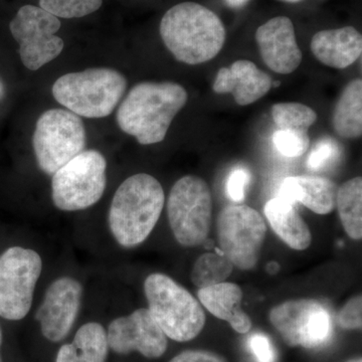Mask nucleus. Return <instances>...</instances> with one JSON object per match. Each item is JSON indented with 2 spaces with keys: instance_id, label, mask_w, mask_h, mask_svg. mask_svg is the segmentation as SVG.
<instances>
[{
  "instance_id": "obj_4",
  "label": "nucleus",
  "mask_w": 362,
  "mask_h": 362,
  "mask_svg": "<svg viewBox=\"0 0 362 362\" xmlns=\"http://www.w3.org/2000/svg\"><path fill=\"white\" fill-rule=\"evenodd\" d=\"M148 310L166 337L177 342L194 339L206 325L199 300L165 274L153 273L144 282Z\"/></svg>"
},
{
  "instance_id": "obj_20",
  "label": "nucleus",
  "mask_w": 362,
  "mask_h": 362,
  "mask_svg": "<svg viewBox=\"0 0 362 362\" xmlns=\"http://www.w3.org/2000/svg\"><path fill=\"white\" fill-rule=\"evenodd\" d=\"M264 214L273 232L288 247L296 251H304L310 247V228L293 202L279 197H274L265 204Z\"/></svg>"
},
{
  "instance_id": "obj_30",
  "label": "nucleus",
  "mask_w": 362,
  "mask_h": 362,
  "mask_svg": "<svg viewBox=\"0 0 362 362\" xmlns=\"http://www.w3.org/2000/svg\"><path fill=\"white\" fill-rule=\"evenodd\" d=\"M361 295L349 299L338 313V324L347 330L361 329L362 325Z\"/></svg>"
},
{
  "instance_id": "obj_14",
  "label": "nucleus",
  "mask_w": 362,
  "mask_h": 362,
  "mask_svg": "<svg viewBox=\"0 0 362 362\" xmlns=\"http://www.w3.org/2000/svg\"><path fill=\"white\" fill-rule=\"evenodd\" d=\"M109 349L118 354L137 351L147 358H158L168 349V337L147 308L112 321L107 331Z\"/></svg>"
},
{
  "instance_id": "obj_9",
  "label": "nucleus",
  "mask_w": 362,
  "mask_h": 362,
  "mask_svg": "<svg viewBox=\"0 0 362 362\" xmlns=\"http://www.w3.org/2000/svg\"><path fill=\"white\" fill-rule=\"evenodd\" d=\"M216 235L221 252L233 265L250 271L258 264L265 243L267 225L256 209L237 204L221 209L216 218Z\"/></svg>"
},
{
  "instance_id": "obj_16",
  "label": "nucleus",
  "mask_w": 362,
  "mask_h": 362,
  "mask_svg": "<svg viewBox=\"0 0 362 362\" xmlns=\"http://www.w3.org/2000/svg\"><path fill=\"white\" fill-rule=\"evenodd\" d=\"M273 82L268 74L259 70L251 61L239 59L230 68H221L216 74L213 89L216 94L233 95L240 106L254 104L268 94Z\"/></svg>"
},
{
  "instance_id": "obj_25",
  "label": "nucleus",
  "mask_w": 362,
  "mask_h": 362,
  "mask_svg": "<svg viewBox=\"0 0 362 362\" xmlns=\"http://www.w3.org/2000/svg\"><path fill=\"white\" fill-rule=\"evenodd\" d=\"M271 114L280 130L308 131L317 120V114L313 109L296 102L273 105Z\"/></svg>"
},
{
  "instance_id": "obj_15",
  "label": "nucleus",
  "mask_w": 362,
  "mask_h": 362,
  "mask_svg": "<svg viewBox=\"0 0 362 362\" xmlns=\"http://www.w3.org/2000/svg\"><path fill=\"white\" fill-rule=\"evenodd\" d=\"M256 42L262 59L270 70L288 75L299 68L302 52L297 44L294 25L287 16H277L259 26Z\"/></svg>"
},
{
  "instance_id": "obj_21",
  "label": "nucleus",
  "mask_w": 362,
  "mask_h": 362,
  "mask_svg": "<svg viewBox=\"0 0 362 362\" xmlns=\"http://www.w3.org/2000/svg\"><path fill=\"white\" fill-rule=\"evenodd\" d=\"M108 351L103 326L97 322L86 323L78 328L73 342L59 349L56 362H106Z\"/></svg>"
},
{
  "instance_id": "obj_18",
  "label": "nucleus",
  "mask_w": 362,
  "mask_h": 362,
  "mask_svg": "<svg viewBox=\"0 0 362 362\" xmlns=\"http://www.w3.org/2000/svg\"><path fill=\"white\" fill-rule=\"evenodd\" d=\"M338 185L322 176H290L281 183L277 197L303 204L317 214H328L337 207Z\"/></svg>"
},
{
  "instance_id": "obj_33",
  "label": "nucleus",
  "mask_w": 362,
  "mask_h": 362,
  "mask_svg": "<svg viewBox=\"0 0 362 362\" xmlns=\"http://www.w3.org/2000/svg\"><path fill=\"white\" fill-rule=\"evenodd\" d=\"M251 0H225L226 6L230 8L239 9L246 6Z\"/></svg>"
},
{
  "instance_id": "obj_26",
  "label": "nucleus",
  "mask_w": 362,
  "mask_h": 362,
  "mask_svg": "<svg viewBox=\"0 0 362 362\" xmlns=\"http://www.w3.org/2000/svg\"><path fill=\"white\" fill-rule=\"evenodd\" d=\"M103 0H40V7L58 18H78L95 13Z\"/></svg>"
},
{
  "instance_id": "obj_34",
  "label": "nucleus",
  "mask_w": 362,
  "mask_h": 362,
  "mask_svg": "<svg viewBox=\"0 0 362 362\" xmlns=\"http://www.w3.org/2000/svg\"><path fill=\"white\" fill-rule=\"evenodd\" d=\"M4 96H6V88H4V83L0 78V101L4 99Z\"/></svg>"
},
{
  "instance_id": "obj_17",
  "label": "nucleus",
  "mask_w": 362,
  "mask_h": 362,
  "mask_svg": "<svg viewBox=\"0 0 362 362\" xmlns=\"http://www.w3.org/2000/svg\"><path fill=\"white\" fill-rule=\"evenodd\" d=\"M310 47L323 65L343 70L361 58V33L354 26L320 30L312 37Z\"/></svg>"
},
{
  "instance_id": "obj_24",
  "label": "nucleus",
  "mask_w": 362,
  "mask_h": 362,
  "mask_svg": "<svg viewBox=\"0 0 362 362\" xmlns=\"http://www.w3.org/2000/svg\"><path fill=\"white\" fill-rule=\"evenodd\" d=\"M233 268L232 262L223 252H206L195 261L190 279L195 287L202 289L226 282L232 275Z\"/></svg>"
},
{
  "instance_id": "obj_11",
  "label": "nucleus",
  "mask_w": 362,
  "mask_h": 362,
  "mask_svg": "<svg viewBox=\"0 0 362 362\" xmlns=\"http://www.w3.org/2000/svg\"><path fill=\"white\" fill-rule=\"evenodd\" d=\"M59 28V18L42 7H21L9 23V30L20 45L21 62L28 70H39L63 52L65 42L56 35Z\"/></svg>"
},
{
  "instance_id": "obj_7",
  "label": "nucleus",
  "mask_w": 362,
  "mask_h": 362,
  "mask_svg": "<svg viewBox=\"0 0 362 362\" xmlns=\"http://www.w3.org/2000/svg\"><path fill=\"white\" fill-rule=\"evenodd\" d=\"M107 162L97 150H86L52 175V199L63 211H84L103 197Z\"/></svg>"
},
{
  "instance_id": "obj_13",
  "label": "nucleus",
  "mask_w": 362,
  "mask_h": 362,
  "mask_svg": "<svg viewBox=\"0 0 362 362\" xmlns=\"http://www.w3.org/2000/svg\"><path fill=\"white\" fill-rule=\"evenodd\" d=\"M83 299V287L76 279L61 277L47 287L35 319L47 340L65 339L77 320Z\"/></svg>"
},
{
  "instance_id": "obj_28",
  "label": "nucleus",
  "mask_w": 362,
  "mask_h": 362,
  "mask_svg": "<svg viewBox=\"0 0 362 362\" xmlns=\"http://www.w3.org/2000/svg\"><path fill=\"white\" fill-rule=\"evenodd\" d=\"M341 156V147L337 140L324 137L314 145L307 159V168L312 171H320L334 163Z\"/></svg>"
},
{
  "instance_id": "obj_32",
  "label": "nucleus",
  "mask_w": 362,
  "mask_h": 362,
  "mask_svg": "<svg viewBox=\"0 0 362 362\" xmlns=\"http://www.w3.org/2000/svg\"><path fill=\"white\" fill-rule=\"evenodd\" d=\"M169 362H228L223 356L206 350H187L173 357Z\"/></svg>"
},
{
  "instance_id": "obj_23",
  "label": "nucleus",
  "mask_w": 362,
  "mask_h": 362,
  "mask_svg": "<svg viewBox=\"0 0 362 362\" xmlns=\"http://www.w3.org/2000/svg\"><path fill=\"white\" fill-rule=\"evenodd\" d=\"M345 232L354 240L362 239V178H352L338 187L337 207Z\"/></svg>"
},
{
  "instance_id": "obj_37",
  "label": "nucleus",
  "mask_w": 362,
  "mask_h": 362,
  "mask_svg": "<svg viewBox=\"0 0 362 362\" xmlns=\"http://www.w3.org/2000/svg\"><path fill=\"white\" fill-rule=\"evenodd\" d=\"M349 362H361V358L354 359V361H350Z\"/></svg>"
},
{
  "instance_id": "obj_1",
  "label": "nucleus",
  "mask_w": 362,
  "mask_h": 362,
  "mask_svg": "<svg viewBox=\"0 0 362 362\" xmlns=\"http://www.w3.org/2000/svg\"><path fill=\"white\" fill-rule=\"evenodd\" d=\"M182 86L173 82H142L123 100L117 122L126 134L142 145L163 141L173 119L187 103Z\"/></svg>"
},
{
  "instance_id": "obj_35",
  "label": "nucleus",
  "mask_w": 362,
  "mask_h": 362,
  "mask_svg": "<svg viewBox=\"0 0 362 362\" xmlns=\"http://www.w3.org/2000/svg\"><path fill=\"white\" fill-rule=\"evenodd\" d=\"M282 1L289 2V4H296V2L302 1V0H282Z\"/></svg>"
},
{
  "instance_id": "obj_6",
  "label": "nucleus",
  "mask_w": 362,
  "mask_h": 362,
  "mask_svg": "<svg viewBox=\"0 0 362 362\" xmlns=\"http://www.w3.org/2000/svg\"><path fill=\"white\" fill-rule=\"evenodd\" d=\"M169 226L181 246H201L206 242L213 221V197L206 180L185 175L171 188L168 201Z\"/></svg>"
},
{
  "instance_id": "obj_12",
  "label": "nucleus",
  "mask_w": 362,
  "mask_h": 362,
  "mask_svg": "<svg viewBox=\"0 0 362 362\" xmlns=\"http://www.w3.org/2000/svg\"><path fill=\"white\" fill-rule=\"evenodd\" d=\"M269 319L290 346L318 349L332 335L329 312L318 300H289L273 307Z\"/></svg>"
},
{
  "instance_id": "obj_19",
  "label": "nucleus",
  "mask_w": 362,
  "mask_h": 362,
  "mask_svg": "<svg viewBox=\"0 0 362 362\" xmlns=\"http://www.w3.org/2000/svg\"><path fill=\"white\" fill-rule=\"evenodd\" d=\"M244 293L235 283L223 282L197 292L202 307L216 318L226 321L235 332L245 334L252 328V320L242 309Z\"/></svg>"
},
{
  "instance_id": "obj_36",
  "label": "nucleus",
  "mask_w": 362,
  "mask_h": 362,
  "mask_svg": "<svg viewBox=\"0 0 362 362\" xmlns=\"http://www.w3.org/2000/svg\"><path fill=\"white\" fill-rule=\"evenodd\" d=\"M1 341H2V333H1V329H0V345H1ZM0 362H1V359H0Z\"/></svg>"
},
{
  "instance_id": "obj_29",
  "label": "nucleus",
  "mask_w": 362,
  "mask_h": 362,
  "mask_svg": "<svg viewBox=\"0 0 362 362\" xmlns=\"http://www.w3.org/2000/svg\"><path fill=\"white\" fill-rule=\"evenodd\" d=\"M251 180V173L245 168H235L230 171L226 180V194L228 199L242 204L246 199L247 187Z\"/></svg>"
},
{
  "instance_id": "obj_8",
  "label": "nucleus",
  "mask_w": 362,
  "mask_h": 362,
  "mask_svg": "<svg viewBox=\"0 0 362 362\" xmlns=\"http://www.w3.org/2000/svg\"><path fill=\"white\" fill-rule=\"evenodd\" d=\"M86 130L80 116L66 109H51L40 116L33 136L37 165L52 175L84 151Z\"/></svg>"
},
{
  "instance_id": "obj_22",
  "label": "nucleus",
  "mask_w": 362,
  "mask_h": 362,
  "mask_svg": "<svg viewBox=\"0 0 362 362\" xmlns=\"http://www.w3.org/2000/svg\"><path fill=\"white\" fill-rule=\"evenodd\" d=\"M332 125L345 139H357L362 134V81L354 78L343 89L334 107Z\"/></svg>"
},
{
  "instance_id": "obj_27",
  "label": "nucleus",
  "mask_w": 362,
  "mask_h": 362,
  "mask_svg": "<svg viewBox=\"0 0 362 362\" xmlns=\"http://www.w3.org/2000/svg\"><path fill=\"white\" fill-rule=\"evenodd\" d=\"M274 146L282 156L294 158L303 156L310 146L308 131L280 130L273 135Z\"/></svg>"
},
{
  "instance_id": "obj_2",
  "label": "nucleus",
  "mask_w": 362,
  "mask_h": 362,
  "mask_svg": "<svg viewBox=\"0 0 362 362\" xmlns=\"http://www.w3.org/2000/svg\"><path fill=\"white\" fill-rule=\"evenodd\" d=\"M159 30L168 51L187 65H199L216 58L226 42L221 18L195 2H182L168 9Z\"/></svg>"
},
{
  "instance_id": "obj_31",
  "label": "nucleus",
  "mask_w": 362,
  "mask_h": 362,
  "mask_svg": "<svg viewBox=\"0 0 362 362\" xmlns=\"http://www.w3.org/2000/svg\"><path fill=\"white\" fill-rule=\"evenodd\" d=\"M249 349L258 362H276L277 354L270 338L263 333H255L250 337Z\"/></svg>"
},
{
  "instance_id": "obj_10",
  "label": "nucleus",
  "mask_w": 362,
  "mask_h": 362,
  "mask_svg": "<svg viewBox=\"0 0 362 362\" xmlns=\"http://www.w3.org/2000/svg\"><path fill=\"white\" fill-rule=\"evenodd\" d=\"M42 271V258L32 249L9 247L0 256V317L18 321L30 313Z\"/></svg>"
},
{
  "instance_id": "obj_5",
  "label": "nucleus",
  "mask_w": 362,
  "mask_h": 362,
  "mask_svg": "<svg viewBox=\"0 0 362 362\" xmlns=\"http://www.w3.org/2000/svg\"><path fill=\"white\" fill-rule=\"evenodd\" d=\"M127 88V80L109 68L66 74L52 86V95L66 110L85 118H104L115 110Z\"/></svg>"
},
{
  "instance_id": "obj_3",
  "label": "nucleus",
  "mask_w": 362,
  "mask_h": 362,
  "mask_svg": "<svg viewBox=\"0 0 362 362\" xmlns=\"http://www.w3.org/2000/svg\"><path fill=\"white\" fill-rule=\"evenodd\" d=\"M165 195L152 175L138 173L123 181L109 209V228L120 246L134 247L147 240L163 211Z\"/></svg>"
}]
</instances>
